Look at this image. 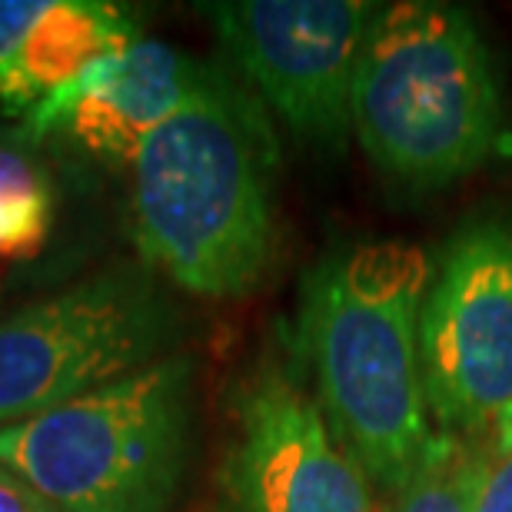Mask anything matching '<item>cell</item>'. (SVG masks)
<instances>
[{
	"instance_id": "10",
	"label": "cell",
	"mask_w": 512,
	"mask_h": 512,
	"mask_svg": "<svg viewBox=\"0 0 512 512\" xmlns=\"http://www.w3.org/2000/svg\"><path fill=\"white\" fill-rule=\"evenodd\" d=\"M137 40L140 24L127 7L104 0H47L20 47L10 117H27L94 60L117 54Z\"/></svg>"
},
{
	"instance_id": "11",
	"label": "cell",
	"mask_w": 512,
	"mask_h": 512,
	"mask_svg": "<svg viewBox=\"0 0 512 512\" xmlns=\"http://www.w3.org/2000/svg\"><path fill=\"white\" fill-rule=\"evenodd\" d=\"M57 227V187L24 140L0 137V270L44 253Z\"/></svg>"
},
{
	"instance_id": "14",
	"label": "cell",
	"mask_w": 512,
	"mask_h": 512,
	"mask_svg": "<svg viewBox=\"0 0 512 512\" xmlns=\"http://www.w3.org/2000/svg\"><path fill=\"white\" fill-rule=\"evenodd\" d=\"M47 0H0V114L10 117V87L20 47Z\"/></svg>"
},
{
	"instance_id": "8",
	"label": "cell",
	"mask_w": 512,
	"mask_h": 512,
	"mask_svg": "<svg viewBox=\"0 0 512 512\" xmlns=\"http://www.w3.org/2000/svg\"><path fill=\"white\" fill-rule=\"evenodd\" d=\"M220 493L230 512H380L293 353L263 356L233 393Z\"/></svg>"
},
{
	"instance_id": "15",
	"label": "cell",
	"mask_w": 512,
	"mask_h": 512,
	"mask_svg": "<svg viewBox=\"0 0 512 512\" xmlns=\"http://www.w3.org/2000/svg\"><path fill=\"white\" fill-rule=\"evenodd\" d=\"M0 512H60L54 503H47L37 489H30L24 479L0 466Z\"/></svg>"
},
{
	"instance_id": "1",
	"label": "cell",
	"mask_w": 512,
	"mask_h": 512,
	"mask_svg": "<svg viewBox=\"0 0 512 512\" xmlns=\"http://www.w3.org/2000/svg\"><path fill=\"white\" fill-rule=\"evenodd\" d=\"M433 256L413 240H360L300 283L293 356L326 423L373 486L396 499L433 453L419 310Z\"/></svg>"
},
{
	"instance_id": "6",
	"label": "cell",
	"mask_w": 512,
	"mask_h": 512,
	"mask_svg": "<svg viewBox=\"0 0 512 512\" xmlns=\"http://www.w3.org/2000/svg\"><path fill=\"white\" fill-rule=\"evenodd\" d=\"M419 366L433 426L493 429L512 406V213H483L433 256L419 310Z\"/></svg>"
},
{
	"instance_id": "16",
	"label": "cell",
	"mask_w": 512,
	"mask_h": 512,
	"mask_svg": "<svg viewBox=\"0 0 512 512\" xmlns=\"http://www.w3.org/2000/svg\"><path fill=\"white\" fill-rule=\"evenodd\" d=\"M493 446H512V406L496 419V426H493Z\"/></svg>"
},
{
	"instance_id": "13",
	"label": "cell",
	"mask_w": 512,
	"mask_h": 512,
	"mask_svg": "<svg viewBox=\"0 0 512 512\" xmlns=\"http://www.w3.org/2000/svg\"><path fill=\"white\" fill-rule=\"evenodd\" d=\"M466 512H512V446L466 456Z\"/></svg>"
},
{
	"instance_id": "9",
	"label": "cell",
	"mask_w": 512,
	"mask_h": 512,
	"mask_svg": "<svg viewBox=\"0 0 512 512\" xmlns=\"http://www.w3.org/2000/svg\"><path fill=\"white\" fill-rule=\"evenodd\" d=\"M207 74V60L183 54L163 40L140 37L117 54L94 60L30 110L24 137H60L87 157L133 163L143 140L190 104Z\"/></svg>"
},
{
	"instance_id": "12",
	"label": "cell",
	"mask_w": 512,
	"mask_h": 512,
	"mask_svg": "<svg viewBox=\"0 0 512 512\" xmlns=\"http://www.w3.org/2000/svg\"><path fill=\"white\" fill-rule=\"evenodd\" d=\"M383 512H466V453L456 439L439 436L416 479Z\"/></svg>"
},
{
	"instance_id": "5",
	"label": "cell",
	"mask_w": 512,
	"mask_h": 512,
	"mask_svg": "<svg viewBox=\"0 0 512 512\" xmlns=\"http://www.w3.org/2000/svg\"><path fill=\"white\" fill-rule=\"evenodd\" d=\"M180 310L143 263H110L0 320V429L177 353Z\"/></svg>"
},
{
	"instance_id": "3",
	"label": "cell",
	"mask_w": 512,
	"mask_h": 512,
	"mask_svg": "<svg viewBox=\"0 0 512 512\" xmlns=\"http://www.w3.org/2000/svg\"><path fill=\"white\" fill-rule=\"evenodd\" d=\"M353 137L383 177L439 190L509 150L499 70L469 10L380 4L353 94Z\"/></svg>"
},
{
	"instance_id": "4",
	"label": "cell",
	"mask_w": 512,
	"mask_h": 512,
	"mask_svg": "<svg viewBox=\"0 0 512 512\" xmlns=\"http://www.w3.org/2000/svg\"><path fill=\"white\" fill-rule=\"evenodd\" d=\"M197 366L187 353L0 429V466L60 512H173L193 459Z\"/></svg>"
},
{
	"instance_id": "2",
	"label": "cell",
	"mask_w": 512,
	"mask_h": 512,
	"mask_svg": "<svg viewBox=\"0 0 512 512\" xmlns=\"http://www.w3.org/2000/svg\"><path fill=\"white\" fill-rule=\"evenodd\" d=\"M140 263L183 293L233 300L276 256V137L263 104L210 64L187 107L130 163Z\"/></svg>"
},
{
	"instance_id": "7",
	"label": "cell",
	"mask_w": 512,
	"mask_h": 512,
	"mask_svg": "<svg viewBox=\"0 0 512 512\" xmlns=\"http://www.w3.org/2000/svg\"><path fill=\"white\" fill-rule=\"evenodd\" d=\"M256 100L306 147L343 153L353 137L370 0H217L200 4Z\"/></svg>"
}]
</instances>
